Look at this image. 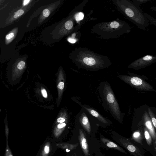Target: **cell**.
I'll return each mask as SVG.
<instances>
[{
	"label": "cell",
	"instance_id": "1",
	"mask_svg": "<svg viewBox=\"0 0 156 156\" xmlns=\"http://www.w3.org/2000/svg\"><path fill=\"white\" fill-rule=\"evenodd\" d=\"M73 61L78 68L90 71H97L108 68L112 63L107 56L95 53L85 48L75 49Z\"/></svg>",
	"mask_w": 156,
	"mask_h": 156
},
{
	"label": "cell",
	"instance_id": "2",
	"mask_svg": "<svg viewBox=\"0 0 156 156\" xmlns=\"http://www.w3.org/2000/svg\"><path fill=\"white\" fill-rule=\"evenodd\" d=\"M131 30V27L129 24L118 19L97 24L92 28L91 32L92 34L98 35L101 38L109 39L118 38L128 34Z\"/></svg>",
	"mask_w": 156,
	"mask_h": 156
},
{
	"label": "cell",
	"instance_id": "3",
	"mask_svg": "<svg viewBox=\"0 0 156 156\" xmlns=\"http://www.w3.org/2000/svg\"><path fill=\"white\" fill-rule=\"evenodd\" d=\"M118 10L139 29L146 30L149 22L140 7L129 0L113 1Z\"/></svg>",
	"mask_w": 156,
	"mask_h": 156
},
{
	"label": "cell",
	"instance_id": "4",
	"mask_svg": "<svg viewBox=\"0 0 156 156\" xmlns=\"http://www.w3.org/2000/svg\"><path fill=\"white\" fill-rule=\"evenodd\" d=\"M98 90L105 109L109 111L114 119L121 123L123 114L110 84L106 81H102L100 84Z\"/></svg>",
	"mask_w": 156,
	"mask_h": 156
},
{
	"label": "cell",
	"instance_id": "5",
	"mask_svg": "<svg viewBox=\"0 0 156 156\" xmlns=\"http://www.w3.org/2000/svg\"><path fill=\"white\" fill-rule=\"evenodd\" d=\"M118 77L122 80L138 90L156 91L152 86L138 77L123 74H118Z\"/></svg>",
	"mask_w": 156,
	"mask_h": 156
},
{
	"label": "cell",
	"instance_id": "6",
	"mask_svg": "<svg viewBox=\"0 0 156 156\" xmlns=\"http://www.w3.org/2000/svg\"><path fill=\"white\" fill-rule=\"evenodd\" d=\"M76 119L89 134L91 131V122L97 120L83 108L76 115Z\"/></svg>",
	"mask_w": 156,
	"mask_h": 156
},
{
	"label": "cell",
	"instance_id": "7",
	"mask_svg": "<svg viewBox=\"0 0 156 156\" xmlns=\"http://www.w3.org/2000/svg\"><path fill=\"white\" fill-rule=\"evenodd\" d=\"M156 62V55H147L130 63L128 66L129 69L136 70L144 68Z\"/></svg>",
	"mask_w": 156,
	"mask_h": 156
},
{
	"label": "cell",
	"instance_id": "8",
	"mask_svg": "<svg viewBox=\"0 0 156 156\" xmlns=\"http://www.w3.org/2000/svg\"><path fill=\"white\" fill-rule=\"evenodd\" d=\"M78 103L82 108H84L91 115L96 119L99 123H102L105 126L110 125L112 123L111 121L110 120L105 117L92 107L85 104L82 105L80 102Z\"/></svg>",
	"mask_w": 156,
	"mask_h": 156
},
{
	"label": "cell",
	"instance_id": "9",
	"mask_svg": "<svg viewBox=\"0 0 156 156\" xmlns=\"http://www.w3.org/2000/svg\"><path fill=\"white\" fill-rule=\"evenodd\" d=\"M120 141L122 146L134 156H144L140 149L129 139L122 138Z\"/></svg>",
	"mask_w": 156,
	"mask_h": 156
},
{
	"label": "cell",
	"instance_id": "10",
	"mask_svg": "<svg viewBox=\"0 0 156 156\" xmlns=\"http://www.w3.org/2000/svg\"><path fill=\"white\" fill-rule=\"evenodd\" d=\"M144 122L146 128L150 133L152 138L156 140V133L150 117L147 112L145 111L144 115Z\"/></svg>",
	"mask_w": 156,
	"mask_h": 156
},
{
	"label": "cell",
	"instance_id": "11",
	"mask_svg": "<svg viewBox=\"0 0 156 156\" xmlns=\"http://www.w3.org/2000/svg\"><path fill=\"white\" fill-rule=\"evenodd\" d=\"M79 140L81 148L86 156L89 154L88 146L84 133L81 129H79Z\"/></svg>",
	"mask_w": 156,
	"mask_h": 156
},
{
	"label": "cell",
	"instance_id": "12",
	"mask_svg": "<svg viewBox=\"0 0 156 156\" xmlns=\"http://www.w3.org/2000/svg\"><path fill=\"white\" fill-rule=\"evenodd\" d=\"M101 140L106 146L109 148L116 149L125 154H127L122 147L108 139L101 137Z\"/></svg>",
	"mask_w": 156,
	"mask_h": 156
},
{
	"label": "cell",
	"instance_id": "13",
	"mask_svg": "<svg viewBox=\"0 0 156 156\" xmlns=\"http://www.w3.org/2000/svg\"><path fill=\"white\" fill-rule=\"evenodd\" d=\"M132 138L136 142L141 144L142 142V136L140 132L136 131L133 133Z\"/></svg>",
	"mask_w": 156,
	"mask_h": 156
},
{
	"label": "cell",
	"instance_id": "14",
	"mask_svg": "<svg viewBox=\"0 0 156 156\" xmlns=\"http://www.w3.org/2000/svg\"><path fill=\"white\" fill-rule=\"evenodd\" d=\"M50 144L49 142L46 143L42 151L41 156H48L50 151Z\"/></svg>",
	"mask_w": 156,
	"mask_h": 156
},
{
	"label": "cell",
	"instance_id": "15",
	"mask_svg": "<svg viewBox=\"0 0 156 156\" xmlns=\"http://www.w3.org/2000/svg\"><path fill=\"white\" fill-rule=\"evenodd\" d=\"M144 136L148 145L150 146L152 142V137L146 128L144 129Z\"/></svg>",
	"mask_w": 156,
	"mask_h": 156
},
{
	"label": "cell",
	"instance_id": "16",
	"mask_svg": "<svg viewBox=\"0 0 156 156\" xmlns=\"http://www.w3.org/2000/svg\"><path fill=\"white\" fill-rule=\"evenodd\" d=\"M148 111L153 126L156 130V118L155 115L150 108H148Z\"/></svg>",
	"mask_w": 156,
	"mask_h": 156
},
{
	"label": "cell",
	"instance_id": "17",
	"mask_svg": "<svg viewBox=\"0 0 156 156\" xmlns=\"http://www.w3.org/2000/svg\"><path fill=\"white\" fill-rule=\"evenodd\" d=\"M145 16L148 19L149 23L151 25H154L156 27V18L153 17L147 13L144 12Z\"/></svg>",
	"mask_w": 156,
	"mask_h": 156
},
{
	"label": "cell",
	"instance_id": "18",
	"mask_svg": "<svg viewBox=\"0 0 156 156\" xmlns=\"http://www.w3.org/2000/svg\"><path fill=\"white\" fill-rule=\"evenodd\" d=\"M84 16V14L82 12H76L74 15L75 19L77 22H79L82 20Z\"/></svg>",
	"mask_w": 156,
	"mask_h": 156
},
{
	"label": "cell",
	"instance_id": "19",
	"mask_svg": "<svg viewBox=\"0 0 156 156\" xmlns=\"http://www.w3.org/2000/svg\"><path fill=\"white\" fill-rule=\"evenodd\" d=\"M74 26V23L72 20H69L66 21L64 24L65 28L67 30H69L72 29Z\"/></svg>",
	"mask_w": 156,
	"mask_h": 156
},
{
	"label": "cell",
	"instance_id": "20",
	"mask_svg": "<svg viewBox=\"0 0 156 156\" xmlns=\"http://www.w3.org/2000/svg\"><path fill=\"white\" fill-rule=\"evenodd\" d=\"M150 0H133L132 2L136 5L140 7L142 4L149 2Z\"/></svg>",
	"mask_w": 156,
	"mask_h": 156
},
{
	"label": "cell",
	"instance_id": "21",
	"mask_svg": "<svg viewBox=\"0 0 156 156\" xmlns=\"http://www.w3.org/2000/svg\"><path fill=\"white\" fill-rule=\"evenodd\" d=\"M24 13V11L23 9H20L18 10L15 13L14 16V17L15 18H17V17L22 15Z\"/></svg>",
	"mask_w": 156,
	"mask_h": 156
},
{
	"label": "cell",
	"instance_id": "22",
	"mask_svg": "<svg viewBox=\"0 0 156 156\" xmlns=\"http://www.w3.org/2000/svg\"><path fill=\"white\" fill-rule=\"evenodd\" d=\"M66 126V123L64 122L59 124L57 126V129H60L62 132Z\"/></svg>",
	"mask_w": 156,
	"mask_h": 156
},
{
	"label": "cell",
	"instance_id": "23",
	"mask_svg": "<svg viewBox=\"0 0 156 156\" xmlns=\"http://www.w3.org/2000/svg\"><path fill=\"white\" fill-rule=\"evenodd\" d=\"M8 144V142H7L5 152V156H12Z\"/></svg>",
	"mask_w": 156,
	"mask_h": 156
},
{
	"label": "cell",
	"instance_id": "24",
	"mask_svg": "<svg viewBox=\"0 0 156 156\" xmlns=\"http://www.w3.org/2000/svg\"><path fill=\"white\" fill-rule=\"evenodd\" d=\"M25 65V63L23 61L20 62L17 65V68L19 69H22L24 67Z\"/></svg>",
	"mask_w": 156,
	"mask_h": 156
},
{
	"label": "cell",
	"instance_id": "25",
	"mask_svg": "<svg viewBox=\"0 0 156 156\" xmlns=\"http://www.w3.org/2000/svg\"><path fill=\"white\" fill-rule=\"evenodd\" d=\"M42 13L44 16L45 17H47L49 16L50 12L49 10L46 9L43 10Z\"/></svg>",
	"mask_w": 156,
	"mask_h": 156
},
{
	"label": "cell",
	"instance_id": "26",
	"mask_svg": "<svg viewBox=\"0 0 156 156\" xmlns=\"http://www.w3.org/2000/svg\"><path fill=\"white\" fill-rule=\"evenodd\" d=\"M64 83L63 82H60L57 86L58 88L59 89L62 90H63L64 87Z\"/></svg>",
	"mask_w": 156,
	"mask_h": 156
},
{
	"label": "cell",
	"instance_id": "27",
	"mask_svg": "<svg viewBox=\"0 0 156 156\" xmlns=\"http://www.w3.org/2000/svg\"><path fill=\"white\" fill-rule=\"evenodd\" d=\"M14 34L12 33L11 32L7 35L5 37V38L6 40H9L12 38L14 36Z\"/></svg>",
	"mask_w": 156,
	"mask_h": 156
},
{
	"label": "cell",
	"instance_id": "28",
	"mask_svg": "<svg viewBox=\"0 0 156 156\" xmlns=\"http://www.w3.org/2000/svg\"><path fill=\"white\" fill-rule=\"evenodd\" d=\"M41 93L44 97L46 98L47 97V94L46 90L44 89L41 90Z\"/></svg>",
	"mask_w": 156,
	"mask_h": 156
},
{
	"label": "cell",
	"instance_id": "29",
	"mask_svg": "<svg viewBox=\"0 0 156 156\" xmlns=\"http://www.w3.org/2000/svg\"><path fill=\"white\" fill-rule=\"evenodd\" d=\"M66 121L65 119L62 117H59L57 119V121L58 122L62 123Z\"/></svg>",
	"mask_w": 156,
	"mask_h": 156
},
{
	"label": "cell",
	"instance_id": "30",
	"mask_svg": "<svg viewBox=\"0 0 156 156\" xmlns=\"http://www.w3.org/2000/svg\"><path fill=\"white\" fill-rule=\"evenodd\" d=\"M68 41L72 43H74L76 42V40L74 39L69 38L68 39Z\"/></svg>",
	"mask_w": 156,
	"mask_h": 156
},
{
	"label": "cell",
	"instance_id": "31",
	"mask_svg": "<svg viewBox=\"0 0 156 156\" xmlns=\"http://www.w3.org/2000/svg\"><path fill=\"white\" fill-rule=\"evenodd\" d=\"M30 1V0H24L23 2V5H27L29 2Z\"/></svg>",
	"mask_w": 156,
	"mask_h": 156
},
{
	"label": "cell",
	"instance_id": "32",
	"mask_svg": "<svg viewBox=\"0 0 156 156\" xmlns=\"http://www.w3.org/2000/svg\"><path fill=\"white\" fill-rule=\"evenodd\" d=\"M150 9L152 11L156 12V6L151 7Z\"/></svg>",
	"mask_w": 156,
	"mask_h": 156
},
{
	"label": "cell",
	"instance_id": "33",
	"mask_svg": "<svg viewBox=\"0 0 156 156\" xmlns=\"http://www.w3.org/2000/svg\"><path fill=\"white\" fill-rule=\"evenodd\" d=\"M155 144H156V140L155 141Z\"/></svg>",
	"mask_w": 156,
	"mask_h": 156
}]
</instances>
